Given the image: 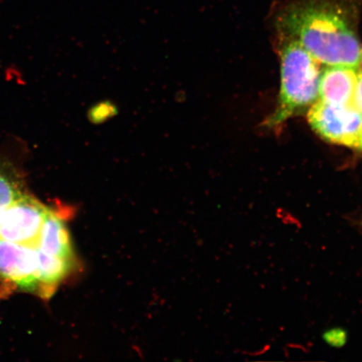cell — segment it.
I'll list each match as a JSON object with an SVG mask.
<instances>
[{"label":"cell","instance_id":"obj_1","mask_svg":"<svg viewBox=\"0 0 362 362\" xmlns=\"http://www.w3.org/2000/svg\"><path fill=\"white\" fill-rule=\"evenodd\" d=\"M361 7L362 0H284L276 8L275 29L320 64L360 67Z\"/></svg>","mask_w":362,"mask_h":362},{"label":"cell","instance_id":"obj_9","mask_svg":"<svg viewBox=\"0 0 362 362\" xmlns=\"http://www.w3.org/2000/svg\"><path fill=\"white\" fill-rule=\"evenodd\" d=\"M351 104L362 113V69L359 71Z\"/></svg>","mask_w":362,"mask_h":362},{"label":"cell","instance_id":"obj_5","mask_svg":"<svg viewBox=\"0 0 362 362\" xmlns=\"http://www.w3.org/2000/svg\"><path fill=\"white\" fill-rule=\"evenodd\" d=\"M37 248L0 239V279L21 291H40Z\"/></svg>","mask_w":362,"mask_h":362},{"label":"cell","instance_id":"obj_11","mask_svg":"<svg viewBox=\"0 0 362 362\" xmlns=\"http://www.w3.org/2000/svg\"><path fill=\"white\" fill-rule=\"evenodd\" d=\"M360 67H361V69H362V56H361V66Z\"/></svg>","mask_w":362,"mask_h":362},{"label":"cell","instance_id":"obj_10","mask_svg":"<svg viewBox=\"0 0 362 362\" xmlns=\"http://www.w3.org/2000/svg\"><path fill=\"white\" fill-rule=\"evenodd\" d=\"M360 148L362 149V137H361V146H360Z\"/></svg>","mask_w":362,"mask_h":362},{"label":"cell","instance_id":"obj_2","mask_svg":"<svg viewBox=\"0 0 362 362\" xmlns=\"http://www.w3.org/2000/svg\"><path fill=\"white\" fill-rule=\"evenodd\" d=\"M281 42V87L276 110L266 123L276 128L319 100L320 63L293 40Z\"/></svg>","mask_w":362,"mask_h":362},{"label":"cell","instance_id":"obj_4","mask_svg":"<svg viewBox=\"0 0 362 362\" xmlns=\"http://www.w3.org/2000/svg\"><path fill=\"white\" fill-rule=\"evenodd\" d=\"M49 208L25 194L0 214V239L36 245Z\"/></svg>","mask_w":362,"mask_h":362},{"label":"cell","instance_id":"obj_7","mask_svg":"<svg viewBox=\"0 0 362 362\" xmlns=\"http://www.w3.org/2000/svg\"><path fill=\"white\" fill-rule=\"evenodd\" d=\"M36 248L45 255L75 260L69 232L62 214L49 209L39 234Z\"/></svg>","mask_w":362,"mask_h":362},{"label":"cell","instance_id":"obj_8","mask_svg":"<svg viewBox=\"0 0 362 362\" xmlns=\"http://www.w3.org/2000/svg\"><path fill=\"white\" fill-rule=\"evenodd\" d=\"M25 194L19 181L0 170V214Z\"/></svg>","mask_w":362,"mask_h":362},{"label":"cell","instance_id":"obj_3","mask_svg":"<svg viewBox=\"0 0 362 362\" xmlns=\"http://www.w3.org/2000/svg\"><path fill=\"white\" fill-rule=\"evenodd\" d=\"M308 120L315 133L327 141L360 148L362 113L352 104L338 105L318 100L310 108Z\"/></svg>","mask_w":362,"mask_h":362},{"label":"cell","instance_id":"obj_6","mask_svg":"<svg viewBox=\"0 0 362 362\" xmlns=\"http://www.w3.org/2000/svg\"><path fill=\"white\" fill-rule=\"evenodd\" d=\"M360 67L332 65L321 69L319 100L347 105L351 104Z\"/></svg>","mask_w":362,"mask_h":362}]
</instances>
